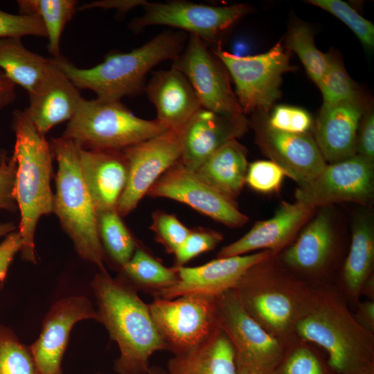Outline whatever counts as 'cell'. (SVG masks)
<instances>
[{
  "label": "cell",
  "mask_w": 374,
  "mask_h": 374,
  "mask_svg": "<svg viewBox=\"0 0 374 374\" xmlns=\"http://www.w3.org/2000/svg\"><path fill=\"white\" fill-rule=\"evenodd\" d=\"M354 374H374V363L367 366Z\"/></svg>",
  "instance_id": "816d5d0a"
},
{
  "label": "cell",
  "mask_w": 374,
  "mask_h": 374,
  "mask_svg": "<svg viewBox=\"0 0 374 374\" xmlns=\"http://www.w3.org/2000/svg\"><path fill=\"white\" fill-rule=\"evenodd\" d=\"M373 164L355 154L326 165L295 193L296 202L315 208L340 202L366 204L373 197Z\"/></svg>",
  "instance_id": "5bb4252c"
},
{
  "label": "cell",
  "mask_w": 374,
  "mask_h": 374,
  "mask_svg": "<svg viewBox=\"0 0 374 374\" xmlns=\"http://www.w3.org/2000/svg\"><path fill=\"white\" fill-rule=\"evenodd\" d=\"M181 135L182 127L169 129L122 150L127 181L116 208L121 217L133 211L155 181L179 160Z\"/></svg>",
  "instance_id": "7c38bea8"
},
{
  "label": "cell",
  "mask_w": 374,
  "mask_h": 374,
  "mask_svg": "<svg viewBox=\"0 0 374 374\" xmlns=\"http://www.w3.org/2000/svg\"><path fill=\"white\" fill-rule=\"evenodd\" d=\"M16 84L0 70V110L16 98Z\"/></svg>",
  "instance_id": "c3c4849f"
},
{
  "label": "cell",
  "mask_w": 374,
  "mask_h": 374,
  "mask_svg": "<svg viewBox=\"0 0 374 374\" xmlns=\"http://www.w3.org/2000/svg\"><path fill=\"white\" fill-rule=\"evenodd\" d=\"M286 44L287 48L296 53L310 78L317 84L327 70L330 55L317 49L310 28L305 24L292 27L287 36Z\"/></svg>",
  "instance_id": "836d02e7"
},
{
  "label": "cell",
  "mask_w": 374,
  "mask_h": 374,
  "mask_svg": "<svg viewBox=\"0 0 374 374\" xmlns=\"http://www.w3.org/2000/svg\"><path fill=\"white\" fill-rule=\"evenodd\" d=\"M221 233L205 228L191 230L175 253L174 267L185 266L192 259L213 249L222 240Z\"/></svg>",
  "instance_id": "f35d334b"
},
{
  "label": "cell",
  "mask_w": 374,
  "mask_h": 374,
  "mask_svg": "<svg viewBox=\"0 0 374 374\" xmlns=\"http://www.w3.org/2000/svg\"><path fill=\"white\" fill-rule=\"evenodd\" d=\"M97 299V321L118 344L120 356L114 364L118 374H148L150 357L166 346L155 326L149 306L135 290L107 272L92 282Z\"/></svg>",
  "instance_id": "7a4b0ae2"
},
{
  "label": "cell",
  "mask_w": 374,
  "mask_h": 374,
  "mask_svg": "<svg viewBox=\"0 0 374 374\" xmlns=\"http://www.w3.org/2000/svg\"><path fill=\"white\" fill-rule=\"evenodd\" d=\"M247 168V150L233 139L217 149L194 172L213 188L235 202L246 183Z\"/></svg>",
  "instance_id": "484cf974"
},
{
  "label": "cell",
  "mask_w": 374,
  "mask_h": 374,
  "mask_svg": "<svg viewBox=\"0 0 374 374\" xmlns=\"http://www.w3.org/2000/svg\"><path fill=\"white\" fill-rule=\"evenodd\" d=\"M212 51L233 78L244 114L268 111L280 97L283 74L293 69L289 53L280 42L256 55L240 56L221 48Z\"/></svg>",
  "instance_id": "30bf717a"
},
{
  "label": "cell",
  "mask_w": 374,
  "mask_h": 374,
  "mask_svg": "<svg viewBox=\"0 0 374 374\" xmlns=\"http://www.w3.org/2000/svg\"><path fill=\"white\" fill-rule=\"evenodd\" d=\"M256 132L263 152L299 186L313 180L326 165L315 140L308 133H287L262 124L256 125Z\"/></svg>",
  "instance_id": "ac0fdd59"
},
{
  "label": "cell",
  "mask_w": 374,
  "mask_h": 374,
  "mask_svg": "<svg viewBox=\"0 0 374 374\" xmlns=\"http://www.w3.org/2000/svg\"><path fill=\"white\" fill-rule=\"evenodd\" d=\"M314 209L298 202H283L272 217L256 222L242 238L222 248L217 258L244 255L258 249L276 255L292 240Z\"/></svg>",
  "instance_id": "ffe728a7"
},
{
  "label": "cell",
  "mask_w": 374,
  "mask_h": 374,
  "mask_svg": "<svg viewBox=\"0 0 374 374\" xmlns=\"http://www.w3.org/2000/svg\"><path fill=\"white\" fill-rule=\"evenodd\" d=\"M232 344L219 330L193 350L174 355L167 364V374H236Z\"/></svg>",
  "instance_id": "4316f807"
},
{
  "label": "cell",
  "mask_w": 374,
  "mask_h": 374,
  "mask_svg": "<svg viewBox=\"0 0 374 374\" xmlns=\"http://www.w3.org/2000/svg\"><path fill=\"white\" fill-rule=\"evenodd\" d=\"M146 195L185 204L230 227L242 226L248 221L235 202L213 188L179 160L155 181Z\"/></svg>",
  "instance_id": "9a60e30c"
},
{
  "label": "cell",
  "mask_w": 374,
  "mask_h": 374,
  "mask_svg": "<svg viewBox=\"0 0 374 374\" xmlns=\"http://www.w3.org/2000/svg\"><path fill=\"white\" fill-rule=\"evenodd\" d=\"M166 350L179 355L197 348L218 330L215 297L188 294L154 297L148 304Z\"/></svg>",
  "instance_id": "9c48e42d"
},
{
  "label": "cell",
  "mask_w": 374,
  "mask_h": 374,
  "mask_svg": "<svg viewBox=\"0 0 374 374\" xmlns=\"http://www.w3.org/2000/svg\"><path fill=\"white\" fill-rule=\"evenodd\" d=\"M247 125L244 115L228 116L200 108L182 127L179 161L195 171L221 146L242 136Z\"/></svg>",
  "instance_id": "d6986e66"
},
{
  "label": "cell",
  "mask_w": 374,
  "mask_h": 374,
  "mask_svg": "<svg viewBox=\"0 0 374 374\" xmlns=\"http://www.w3.org/2000/svg\"><path fill=\"white\" fill-rule=\"evenodd\" d=\"M274 255L263 250L252 254L217 258L197 267H175L177 281L154 296L169 299L188 294L217 297L233 289L249 269Z\"/></svg>",
  "instance_id": "2e32d148"
},
{
  "label": "cell",
  "mask_w": 374,
  "mask_h": 374,
  "mask_svg": "<svg viewBox=\"0 0 374 374\" xmlns=\"http://www.w3.org/2000/svg\"><path fill=\"white\" fill-rule=\"evenodd\" d=\"M0 374H39L29 348L0 325Z\"/></svg>",
  "instance_id": "e575fe53"
},
{
  "label": "cell",
  "mask_w": 374,
  "mask_h": 374,
  "mask_svg": "<svg viewBox=\"0 0 374 374\" xmlns=\"http://www.w3.org/2000/svg\"><path fill=\"white\" fill-rule=\"evenodd\" d=\"M0 69L28 94L35 91L55 71L56 66L28 50L19 37L0 39Z\"/></svg>",
  "instance_id": "83f0119b"
},
{
  "label": "cell",
  "mask_w": 374,
  "mask_h": 374,
  "mask_svg": "<svg viewBox=\"0 0 374 374\" xmlns=\"http://www.w3.org/2000/svg\"><path fill=\"white\" fill-rule=\"evenodd\" d=\"M144 1V0L98 1L84 4L80 10L100 8L103 9H116L121 13H123L134 7L142 6Z\"/></svg>",
  "instance_id": "bcb514c9"
},
{
  "label": "cell",
  "mask_w": 374,
  "mask_h": 374,
  "mask_svg": "<svg viewBox=\"0 0 374 374\" xmlns=\"http://www.w3.org/2000/svg\"><path fill=\"white\" fill-rule=\"evenodd\" d=\"M169 128L135 116L121 101L82 98L63 137L89 150H123Z\"/></svg>",
  "instance_id": "52a82bcc"
},
{
  "label": "cell",
  "mask_w": 374,
  "mask_h": 374,
  "mask_svg": "<svg viewBox=\"0 0 374 374\" xmlns=\"http://www.w3.org/2000/svg\"><path fill=\"white\" fill-rule=\"evenodd\" d=\"M28 95L29 106L24 112L44 135L56 125L69 121L82 98L78 89L57 66L53 74Z\"/></svg>",
  "instance_id": "cb8c5ba5"
},
{
  "label": "cell",
  "mask_w": 374,
  "mask_h": 374,
  "mask_svg": "<svg viewBox=\"0 0 374 374\" xmlns=\"http://www.w3.org/2000/svg\"><path fill=\"white\" fill-rule=\"evenodd\" d=\"M285 174L272 161H256L248 165L246 183L253 190L271 193L280 186Z\"/></svg>",
  "instance_id": "60d3db41"
},
{
  "label": "cell",
  "mask_w": 374,
  "mask_h": 374,
  "mask_svg": "<svg viewBox=\"0 0 374 374\" xmlns=\"http://www.w3.org/2000/svg\"><path fill=\"white\" fill-rule=\"evenodd\" d=\"M236 374H249V373L244 370L237 368Z\"/></svg>",
  "instance_id": "db71d44e"
},
{
  "label": "cell",
  "mask_w": 374,
  "mask_h": 374,
  "mask_svg": "<svg viewBox=\"0 0 374 374\" xmlns=\"http://www.w3.org/2000/svg\"><path fill=\"white\" fill-rule=\"evenodd\" d=\"M80 166L97 213L116 210L127 181V163L123 150H89L81 146Z\"/></svg>",
  "instance_id": "44dd1931"
},
{
  "label": "cell",
  "mask_w": 374,
  "mask_h": 374,
  "mask_svg": "<svg viewBox=\"0 0 374 374\" xmlns=\"http://www.w3.org/2000/svg\"><path fill=\"white\" fill-rule=\"evenodd\" d=\"M271 374H337L310 344L295 339Z\"/></svg>",
  "instance_id": "d6a6232c"
},
{
  "label": "cell",
  "mask_w": 374,
  "mask_h": 374,
  "mask_svg": "<svg viewBox=\"0 0 374 374\" xmlns=\"http://www.w3.org/2000/svg\"><path fill=\"white\" fill-rule=\"evenodd\" d=\"M150 229L158 242L171 254H175L191 231L175 215L162 211L153 213Z\"/></svg>",
  "instance_id": "74e56055"
},
{
  "label": "cell",
  "mask_w": 374,
  "mask_h": 374,
  "mask_svg": "<svg viewBox=\"0 0 374 374\" xmlns=\"http://www.w3.org/2000/svg\"><path fill=\"white\" fill-rule=\"evenodd\" d=\"M17 3L20 14L36 15L41 19L48 41V52L53 57L60 56V37L66 24L75 13L78 1L75 0H19L17 1Z\"/></svg>",
  "instance_id": "f546056e"
},
{
  "label": "cell",
  "mask_w": 374,
  "mask_h": 374,
  "mask_svg": "<svg viewBox=\"0 0 374 374\" xmlns=\"http://www.w3.org/2000/svg\"><path fill=\"white\" fill-rule=\"evenodd\" d=\"M121 268L134 285L153 295L172 285L177 280L175 267H165L142 247H136L130 260Z\"/></svg>",
  "instance_id": "4dcf8cb0"
},
{
  "label": "cell",
  "mask_w": 374,
  "mask_h": 374,
  "mask_svg": "<svg viewBox=\"0 0 374 374\" xmlns=\"http://www.w3.org/2000/svg\"><path fill=\"white\" fill-rule=\"evenodd\" d=\"M309 3L337 17L353 31L364 46L373 48L374 26L346 2L341 0H310Z\"/></svg>",
  "instance_id": "8d00e7d4"
},
{
  "label": "cell",
  "mask_w": 374,
  "mask_h": 374,
  "mask_svg": "<svg viewBox=\"0 0 374 374\" xmlns=\"http://www.w3.org/2000/svg\"><path fill=\"white\" fill-rule=\"evenodd\" d=\"M144 91L156 108V119L169 129L182 127L202 108L187 78L172 67L153 72Z\"/></svg>",
  "instance_id": "603a6c76"
},
{
  "label": "cell",
  "mask_w": 374,
  "mask_h": 374,
  "mask_svg": "<svg viewBox=\"0 0 374 374\" xmlns=\"http://www.w3.org/2000/svg\"><path fill=\"white\" fill-rule=\"evenodd\" d=\"M21 247L22 240L18 231L7 235L0 244V281L5 278L15 256Z\"/></svg>",
  "instance_id": "f6af8a7d"
},
{
  "label": "cell",
  "mask_w": 374,
  "mask_h": 374,
  "mask_svg": "<svg viewBox=\"0 0 374 374\" xmlns=\"http://www.w3.org/2000/svg\"><path fill=\"white\" fill-rule=\"evenodd\" d=\"M373 164L374 160V115L369 112L363 118L356 141V152Z\"/></svg>",
  "instance_id": "ee69618b"
},
{
  "label": "cell",
  "mask_w": 374,
  "mask_h": 374,
  "mask_svg": "<svg viewBox=\"0 0 374 374\" xmlns=\"http://www.w3.org/2000/svg\"><path fill=\"white\" fill-rule=\"evenodd\" d=\"M17 163L12 156L4 150L0 152V211H14L17 205L14 196Z\"/></svg>",
  "instance_id": "7bdbcfd3"
},
{
  "label": "cell",
  "mask_w": 374,
  "mask_h": 374,
  "mask_svg": "<svg viewBox=\"0 0 374 374\" xmlns=\"http://www.w3.org/2000/svg\"><path fill=\"white\" fill-rule=\"evenodd\" d=\"M86 319H98L97 312L87 298H65L52 306L39 338L29 348L39 374H62L61 362L71 330Z\"/></svg>",
  "instance_id": "e0dca14e"
},
{
  "label": "cell",
  "mask_w": 374,
  "mask_h": 374,
  "mask_svg": "<svg viewBox=\"0 0 374 374\" xmlns=\"http://www.w3.org/2000/svg\"><path fill=\"white\" fill-rule=\"evenodd\" d=\"M373 226L369 217L360 216L353 226L350 248L342 272L344 290L353 301H359L366 281L373 275Z\"/></svg>",
  "instance_id": "f1b7e54d"
},
{
  "label": "cell",
  "mask_w": 374,
  "mask_h": 374,
  "mask_svg": "<svg viewBox=\"0 0 374 374\" xmlns=\"http://www.w3.org/2000/svg\"><path fill=\"white\" fill-rule=\"evenodd\" d=\"M148 374H167L166 371L157 366H150Z\"/></svg>",
  "instance_id": "f5cc1de1"
},
{
  "label": "cell",
  "mask_w": 374,
  "mask_h": 374,
  "mask_svg": "<svg viewBox=\"0 0 374 374\" xmlns=\"http://www.w3.org/2000/svg\"><path fill=\"white\" fill-rule=\"evenodd\" d=\"M143 13L134 19L130 28L139 32L151 26H170L188 32L206 44L218 42L220 37L247 12L244 4L213 6L188 1H144Z\"/></svg>",
  "instance_id": "8fae6325"
},
{
  "label": "cell",
  "mask_w": 374,
  "mask_h": 374,
  "mask_svg": "<svg viewBox=\"0 0 374 374\" xmlns=\"http://www.w3.org/2000/svg\"><path fill=\"white\" fill-rule=\"evenodd\" d=\"M17 226L12 222L0 223V238L15 231Z\"/></svg>",
  "instance_id": "f907efd6"
},
{
  "label": "cell",
  "mask_w": 374,
  "mask_h": 374,
  "mask_svg": "<svg viewBox=\"0 0 374 374\" xmlns=\"http://www.w3.org/2000/svg\"><path fill=\"white\" fill-rule=\"evenodd\" d=\"M51 147L57 162L53 213L79 256L107 272L98 226V213L80 166V145L61 136Z\"/></svg>",
  "instance_id": "8992f818"
},
{
  "label": "cell",
  "mask_w": 374,
  "mask_h": 374,
  "mask_svg": "<svg viewBox=\"0 0 374 374\" xmlns=\"http://www.w3.org/2000/svg\"><path fill=\"white\" fill-rule=\"evenodd\" d=\"M98 226L102 245L121 267L132 258L136 244L116 210L98 213Z\"/></svg>",
  "instance_id": "1f68e13d"
},
{
  "label": "cell",
  "mask_w": 374,
  "mask_h": 374,
  "mask_svg": "<svg viewBox=\"0 0 374 374\" xmlns=\"http://www.w3.org/2000/svg\"><path fill=\"white\" fill-rule=\"evenodd\" d=\"M294 335L321 348L337 374H354L374 363V333L357 322L332 288L309 287Z\"/></svg>",
  "instance_id": "6da1fadb"
},
{
  "label": "cell",
  "mask_w": 374,
  "mask_h": 374,
  "mask_svg": "<svg viewBox=\"0 0 374 374\" xmlns=\"http://www.w3.org/2000/svg\"><path fill=\"white\" fill-rule=\"evenodd\" d=\"M364 112L360 98L323 105L317 121L315 141L325 161L332 163L356 154L357 133Z\"/></svg>",
  "instance_id": "7402d4cb"
},
{
  "label": "cell",
  "mask_w": 374,
  "mask_h": 374,
  "mask_svg": "<svg viewBox=\"0 0 374 374\" xmlns=\"http://www.w3.org/2000/svg\"><path fill=\"white\" fill-rule=\"evenodd\" d=\"M362 295H364L368 298V300L374 301V277L371 275L366 281L362 291Z\"/></svg>",
  "instance_id": "681fc988"
},
{
  "label": "cell",
  "mask_w": 374,
  "mask_h": 374,
  "mask_svg": "<svg viewBox=\"0 0 374 374\" xmlns=\"http://www.w3.org/2000/svg\"><path fill=\"white\" fill-rule=\"evenodd\" d=\"M323 207L284 252L282 260L287 267L315 273L327 264L334 248L335 235L330 213Z\"/></svg>",
  "instance_id": "d4e9b609"
},
{
  "label": "cell",
  "mask_w": 374,
  "mask_h": 374,
  "mask_svg": "<svg viewBox=\"0 0 374 374\" xmlns=\"http://www.w3.org/2000/svg\"><path fill=\"white\" fill-rule=\"evenodd\" d=\"M16 163L14 196L20 212L19 233L24 260L36 262L35 234L39 218L53 213L54 194L51 188L53 152L45 135L40 133L24 111L13 113Z\"/></svg>",
  "instance_id": "277c9868"
},
{
  "label": "cell",
  "mask_w": 374,
  "mask_h": 374,
  "mask_svg": "<svg viewBox=\"0 0 374 374\" xmlns=\"http://www.w3.org/2000/svg\"><path fill=\"white\" fill-rule=\"evenodd\" d=\"M215 301L218 328L232 344L237 368L249 374H271L287 346L245 311L233 290L215 297Z\"/></svg>",
  "instance_id": "ba28073f"
},
{
  "label": "cell",
  "mask_w": 374,
  "mask_h": 374,
  "mask_svg": "<svg viewBox=\"0 0 374 374\" xmlns=\"http://www.w3.org/2000/svg\"><path fill=\"white\" fill-rule=\"evenodd\" d=\"M275 256L249 269L232 290L245 311L287 346L296 339L295 324L310 287L284 270Z\"/></svg>",
  "instance_id": "5b68a950"
},
{
  "label": "cell",
  "mask_w": 374,
  "mask_h": 374,
  "mask_svg": "<svg viewBox=\"0 0 374 374\" xmlns=\"http://www.w3.org/2000/svg\"><path fill=\"white\" fill-rule=\"evenodd\" d=\"M187 38L182 31L163 32L130 52L109 53L89 69L78 68L61 56L50 59L78 89L91 90L100 100L121 101L144 91L148 73L160 62L177 58Z\"/></svg>",
  "instance_id": "3957f363"
},
{
  "label": "cell",
  "mask_w": 374,
  "mask_h": 374,
  "mask_svg": "<svg viewBox=\"0 0 374 374\" xmlns=\"http://www.w3.org/2000/svg\"><path fill=\"white\" fill-rule=\"evenodd\" d=\"M267 125L280 132L305 134L312 126V118L301 108L279 105L273 110Z\"/></svg>",
  "instance_id": "b9f144b4"
},
{
  "label": "cell",
  "mask_w": 374,
  "mask_h": 374,
  "mask_svg": "<svg viewBox=\"0 0 374 374\" xmlns=\"http://www.w3.org/2000/svg\"><path fill=\"white\" fill-rule=\"evenodd\" d=\"M353 315L362 328L374 333V301L358 302L357 312Z\"/></svg>",
  "instance_id": "7dc6e473"
},
{
  "label": "cell",
  "mask_w": 374,
  "mask_h": 374,
  "mask_svg": "<svg viewBox=\"0 0 374 374\" xmlns=\"http://www.w3.org/2000/svg\"><path fill=\"white\" fill-rule=\"evenodd\" d=\"M46 37L41 19L36 15L11 14L0 10V38L23 36Z\"/></svg>",
  "instance_id": "ab89813d"
},
{
  "label": "cell",
  "mask_w": 374,
  "mask_h": 374,
  "mask_svg": "<svg viewBox=\"0 0 374 374\" xmlns=\"http://www.w3.org/2000/svg\"><path fill=\"white\" fill-rule=\"evenodd\" d=\"M317 84L322 93L323 105L360 98L355 82L343 64L330 55L327 70Z\"/></svg>",
  "instance_id": "d590c367"
},
{
  "label": "cell",
  "mask_w": 374,
  "mask_h": 374,
  "mask_svg": "<svg viewBox=\"0 0 374 374\" xmlns=\"http://www.w3.org/2000/svg\"><path fill=\"white\" fill-rule=\"evenodd\" d=\"M172 67L187 78L202 107L224 116L244 115L231 89L227 70L199 37L189 35Z\"/></svg>",
  "instance_id": "4fadbf2b"
}]
</instances>
